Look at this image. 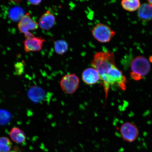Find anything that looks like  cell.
Returning a JSON list of instances; mask_svg holds the SVG:
<instances>
[{"instance_id":"cell-1","label":"cell","mask_w":152,"mask_h":152,"mask_svg":"<svg viewBox=\"0 0 152 152\" xmlns=\"http://www.w3.org/2000/svg\"><path fill=\"white\" fill-rule=\"evenodd\" d=\"M100 81L101 85L104 88L106 99L107 97L110 87L112 85H116L123 90H126V77L116 66H113L107 73L100 76Z\"/></svg>"},{"instance_id":"cell-2","label":"cell","mask_w":152,"mask_h":152,"mask_svg":"<svg viewBox=\"0 0 152 152\" xmlns=\"http://www.w3.org/2000/svg\"><path fill=\"white\" fill-rule=\"evenodd\" d=\"M91 64L92 68L98 71L100 77L116 66L115 56L109 50L96 52L93 56Z\"/></svg>"},{"instance_id":"cell-3","label":"cell","mask_w":152,"mask_h":152,"mask_svg":"<svg viewBox=\"0 0 152 152\" xmlns=\"http://www.w3.org/2000/svg\"><path fill=\"white\" fill-rule=\"evenodd\" d=\"M151 68V64L145 57H136L131 63V77L134 80H140L148 75Z\"/></svg>"},{"instance_id":"cell-4","label":"cell","mask_w":152,"mask_h":152,"mask_svg":"<svg viewBox=\"0 0 152 152\" xmlns=\"http://www.w3.org/2000/svg\"><path fill=\"white\" fill-rule=\"evenodd\" d=\"M93 37L99 42H109L115 35V32L109 26L102 23L96 24L91 30Z\"/></svg>"},{"instance_id":"cell-5","label":"cell","mask_w":152,"mask_h":152,"mask_svg":"<svg viewBox=\"0 0 152 152\" xmlns=\"http://www.w3.org/2000/svg\"><path fill=\"white\" fill-rule=\"evenodd\" d=\"M80 80L75 74H69L63 77L60 82L61 87L67 94H74L78 88Z\"/></svg>"},{"instance_id":"cell-6","label":"cell","mask_w":152,"mask_h":152,"mask_svg":"<svg viewBox=\"0 0 152 152\" xmlns=\"http://www.w3.org/2000/svg\"><path fill=\"white\" fill-rule=\"evenodd\" d=\"M39 27V24L32 20L28 13L24 15L18 24L19 31L24 34L26 39L35 37L34 34L29 31L37 30Z\"/></svg>"},{"instance_id":"cell-7","label":"cell","mask_w":152,"mask_h":152,"mask_svg":"<svg viewBox=\"0 0 152 152\" xmlns=\"http://www.w3.org/2000/svg\"><path fill=\"white\" fill-rule=\"evenodd\" d=\"M120 131L122 139L129 142L135 141L139 135V131L137 127L131 122L124 123L121 125Z\"/></svg>"},{"instance_id":"cell-8","label":"cell","mask_w":152,"mask_h":152,"mask_svg":"<svg viewBox=\"0 0 152 152\" xmlns=\"http://www.w3.org/2000/svg\"><path fill=\"white\" fill-rule=\"evenodd\" d=\"M45 41V39L41 37L26 39L24 42V50L26 53L39 52L42 49Z\"/></svg>"},{"instance_id":"cell-9","label":"cell","mask_w":152,"mask_h":152,"mask_svg":"<svg viewBox=\"0 0 152 152\" xmlns=\"http://www.w3.org/2000/svg\"><path fill=\"white\" fill-rule=\"evenodd\" d=\"M56 22V19L54 15L50 11L47 10L42 15L38 24L42 29L48 30L53 27Z\"/></svg>"},{"instance_id":"cell-10","label":"cell","mask_w":152,"mask_h":152,"mask_svg":"<svg viewBox=\"0 0 152 152\" xmlns=\"http://www.w3.org/2000/svg\"><path fill=\"white\" fill-rule=\"evenodd\" d=\"M82 78L86 84L93 85L100 81V75L96 69L93 68H89L83 72Z\"/></svg>"},{"instance_id":"cell-11","label":"cell","mask_w":152,"mask_h":152,"mask_svg":"<svg viewBox=\"0 0 152 152\" xmlns=\"http://www.w3.org/2000/svg\"><path fill=\"white\" fill-rule=\"evenodd\" d=\"M138 15L140 20L148 21L152 20V5L144 3L138 9Z\"/></svg>"},{"instance_id":"cell-12","label":"cell","mask_w":152,"mask_h":152,"mask_svg":"<svg viewBox=\"0 0 152 152\" xmlns=\"http://www.w3.org/2000/svg\"><path fill=\"white\" fill-rule=\"evenodd\" d=\"M9 134L12 141L17 143L23 144L26 142L25 134L23 131L18 127L11 129Z\"/></svg>"},{"instance_id":"cell-13","label":"cell","mask_w":152,"mask_h":152,"mask_svg":"<svg viewBox=\"0 0 152 152\" xmlns=\"http://www.w3.org/2000/svg\"><path fill=\"white\" fill-rule=\"evenodd\" d=\"M25 15L24 9L18 6L12 7L9 12V18L15 22H20Z\"/></svg>"},{"instance_id":"cell-14","label":"cell","mask_w":152,"mask_h":152,"mask_svg":"<svg viewBox=\"0 0 152 152\" xmlns=\"http://www.w3.org/2000/svg\"><path fill=\"white\" fill-rule=\"evenodd\" d=\"M121 5L123 8L126 11L133 12L140 8V0H122Z\"/></svg>"},{"instance_id":"cell-15","label":"cell","mask_w":152,"mask_h":152,"mask_svg":"<svg viewBox=\"0 0 152 152\" xmlns=\"http://www.w3.org/2000/svg\"><path fill=\"white\" fill-rule=\"evenodd\" d=\"M68 43L64 40H58L54 42V48L57 54L62 55L65 54L68 50Z\"/></svg>"},{"instance_id":"cell-16","label":"cell","mask_w":152,"mask_h":152,"mask_svg":"<svg viewBox=\"0 0 152 152\" xmlns=\"http://www.w3.org/2000/svg\"><path fill=\"white\" fill-rule=\"evenodd\" d=\"M12 147V142L8 138L0 137V152H8Z\"/></svg>"},{"instance_id":"cell-17","label":"cell","mask_w":152,"mask_h":152,"mask_svg":"<svg viewBox=\"0 0 152 152\" xmlns=\"http://www.w3.org/2000/svg\"><path fill=\"white\" fill-rule=\"evenodd\" d=\"M15 69L17 71V74H19L20 69L22 71L23 69V64L22 62L17 63V64L15 65Z\"/></svg>"},{"instance_id":"cell-18","label":"cell","mask_w":152,"mask_h":152,"mask_svg":"<svg viewBox=\"0 0 152 152\" xmlns=\"http://www.w3.org/2000/svg\"><path fill=\"white\" fill-rule=\"evenodd\" d=\"M28 2L33 5H39L42 0H27Z\"/></svg>"},{"instance_id":"cell-19","label":"cell","mask_w":152,"mask_h":152,"mask_svg":"<svg viewBox=\"0 0 152 152\" xmlns=\"http://www.w3.org/2000/svg\"><path fill=\"white\" fill-rule=\"evenodd\" d=\"M8 1L13 3L18 4L21 2L23 0H8Z\"/></svg>"},{"instance_id":"cell-20","label":"cell","mask_w":152,"mask_h":152,"mask_svg":"<svg viewBox=\"0 0 152 152\" xmlns=\"http://www.w3.org/2000/svg\"><path fill=\"white\" fill-rule=\"evenodd\" d=\"M147 1L150 4L152 5V0H147Z\"/></svg>"},{"instance_id":"cell-21","label":"cell","mask_w":152,"mask_h":152,"mask_svg":"<svg viewBox=\"0 0 152 152\" xmlns=\"http://www.w3.org/2000/svg\"><path fill=\"white\" fill-rule=\"evenodd\" d=\"M8 152H17L16 151H9Z\"/></svg>"}]
</instances>
